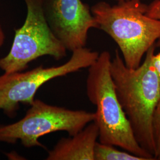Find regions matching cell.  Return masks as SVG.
<instances>
[{"mask_svg": "<svg viewBox=\"0 0 160 160\" xmlns=\"http://www.w3.org/2000/svg\"><path fill=\"white\" fill-rule=\"evenodd\" d=\"M118 2H122V1H125V0H116Z\"/></svg>", "mask_w": 160, "mask_h": 160, "instance_id": "cell-14", "label": "cell"}, {"mask_svg": "<svg viewBox=\"0 0 160 160\" xmlns=\"http://www.w3.org/2000/svg\"><path fill=\"white\" fill-rule=\"evenodd\" d=\"M152 63L155 71L160 77V52L157 54L154 53L152 57Z\"/></svg>", "mask_w": 160, "mask_h": 160, "instance_id": "cell-12", "label": "cell"}, {"mask_svg": "<svg viewBox=\"0 0 160 160\" xmlns=\"http://www.w3.org/2000/svg\"><path fill=\"white\" fill-rule=\"evenodd\" d=\"M94 119V112L67 109L35 98L22 119L0 125V142L14 144L19 141L28 148L43 147L39 141L40 137L58 131L73 136Z\"/></svg>", "mask_w": 160, "mask_h": 160, "instance_id": "cell-4", "label": "cell"}, {"mask_svg": "<svg viewBox=\"0 0 160 160\" xmlns=\"http://www.w3.org/2000/svg\"><path fill=\"white\" fill-rule=\"evenodd\" d=\"M99 53L86 47L75 49L67 62L59 66L40 65L26 72L20 71L0 75V110L14 118L20 104L30 106L42 86L50 80L88 68Z\"/></svg>", "mask_w": 160, "mask_h": 160, "instance_id": "cell-6", "label": "cell"}, {"mask_svg": "<svg viewBox=\"0 0 160 160\" xmlns=\"http://www.w3.org/2000/svg\"><path fill=\"white\" fill-rule=\"evenodd\" d=\"M27 14L23 26L15 30L11 49L0 58V69L10 74L24 71L29 63L43 56L59 61L67 56V49L53 33L47 23L43 0H24Z\"/></svg>", "mask_w": 160, "mask_h": 160, "instance_id": "cell-5", "label": "cell"}, {"mask_svg": "<svg viewBox=\"0 0 160 160\" xmlns=\"http://www.w3.org/2000/svg\"><path fill=\"white\" fill-rule=\"evenodd\" d=\"M147 14L149 17L160 20V0H154L149 6ZM155 47H160V38L157 41Z\"/></svg>", "mask_w": 160, "mask_h": 160, "instance_id": "cell-11", "label": "cell"}, {"mask_svg": "<svg viewBox=\"0 0 160 160\" xmlns=\"http://www.w3.org/2000/svg\"><path fill=\"white\" fill-rule=\"evenodd\" d=\"M5 40V34L1 26L0 25V47L3 45Z\"/></svg>", "mask_w": 160, "mask_h": 160, "instance_id": "cell-13", "label": "cell"}, {"mask_svg": "<svg viewBox=\"0 0 160 160\" xmlns=\"http://www.w3.org/2000/svg\"><path fill=\"white\" fill-rule=\"evenodd\" d=\"M155 46L137 68H128L116 50L110 70L115 90L138 144L154 157L152 120L160 98V77L152 63Z\"/></svg>", "mask_w": 160, "mask_h": 160, "instance_id": "cell-1", "label": "cell"}, {"mask_svg": "<svg viewBox=\"0 0 160 160\" xmlns=\"http://www.w3.org/2000/svg\"><path fill=\"white\" fill-rule=\"evenodd\" d=\"M47 23L67 51L86 47L88 33L98 26L89 6L81 0H43Z\"/></svg>", "mask_w": 160, "mask_h": 160, "instance_id": "cell-7", "label": "cell"}, {"mask_svg": "<svg viewBox=\"0 0 160 160\" xmlns=\"http://www.w3.org/2000/svg\"><path fill=\"white\" fill-rule=\"evenodd\" d=\"M98 129L92 122L78 133L58 141L49 151L46 160H94Z\"/></svg>", "mask_w": 160, "mask_h": 160, "instance_id": "cell-8", "label": "cell"}, {"mask_svg": "<svg viewBox=\"0 0 160 160\" xmlns=\"http://www.w3.org/2000/svg\"><path fill=\"white\" fill-rule=\"evenodd\" d=\"M111 60L109 52L99 53L88 68L86 80L87 96L96 107L94 122L98 129L99 142L119 147L146 160H154L138 143L121 106L110 74Z\"/></svg>", "mask_w": 160, "mask_h": 160, "instance_id": "cell-3", "label": "cell"}, {"mask_svg": "<svg viewBox=\"0 0 160 160\" xmlns=\"http://www.w3.org/2000/svg\"><path fill=\"white\" fill-rule=\"evenodd\" d=\"M94 160H146L128 151H122L113 145L98 142L94 148Z\"/></svg>", "mask_w": 160, "mask_h": 160, "instance_id": "cell-9", "label": "cell"}, {"mask_svg": "<svg viewBox=\"0 0 160 160\" xmlns=\"http://www.w3.org/2000/svg\"><path fill=\"white\" fill-rule=\"evenodd\" d=\"M152 129L155 143V160H160V98L154 111Z\"/></svg>", "mask_w": 160, "mask_h": 160, "instance_id": "cell-10", "label": "cell"}, {"mask_svg": "<svg viewBox=\"0 0 160 160\" xmlns=\"http://www.w3.org/2000/svg\"><path fill=\"white\" fill-rule=\"evenodd\" d=\"M141 0H125L114 6L100 1L91 12L98 26L118 45L130 68H138L143 56L160 38V20L147 14Z\"/></svg>", "mask_w": 160, "mask_h": 160, "instance_id": "cell-2", "label": "cell"}]
</instances>
